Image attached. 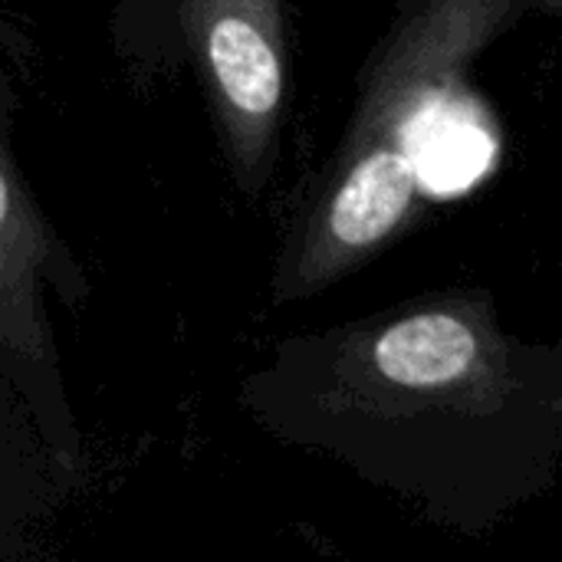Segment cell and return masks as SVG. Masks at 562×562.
<instances>
[{"label": "cell", "instance_id": "cell-2", "mask_svg": "<svg viewBox=\"0 0 562 562\" xmlns=\"http://www.w3.org/2000/svg\"><path fill=\"white\" fill-rule=\"evenodd\" d=\"M418 184V165L405 148L372 151L339 188L329 231L346 247H366L385 237L408 207Z\"/></svg>", "mask_w": 562, "mask_h": 562}, {"label": "cell", "instance_id": "cell-3", "mask_svg": "<svg viewBox=\"0 0 562 562\" xmlns=\"http://www.w3.org/2000/svg\"><path fill=\"white\" fill-rule=\"evenodd\" d=\"M474 333L445 313L405 319L375 342L379 372L405 389L448 385L474 366Z\"/></svg>", "mask_w": 562, "mask_h": 562}, {"label": "cell", "instance_id": "cell-4", "mask_svg": "<svg viewBox=\"0 0 562 562\" xmlns=\"http://www.w3.org/2000/svg\"><path fill=\"white\" fill-rule=\"evenodd\" d=\"M211 63L224 95L247 115H270L280 102L273 46L244 16H221L211 30Z\"/></svg>", "mask_w": 562, "mask_h": 562}, {"label": "cell", "instance_id": "cell-1", "mask_svg": "<svg viewBox=\"0 0 562 562\" xmlns=\"http://www.w3.org/2000/svg\"><path fill=\"white\" fill-rule=\"evenodd\" d=\"M415 165L418 181L431 194H458L471 188L494 161L487 128L458 105H428L405 125L402 145Z\"/></svg>", "mask_w": 562, "mask_h": 562}]
</instances>
